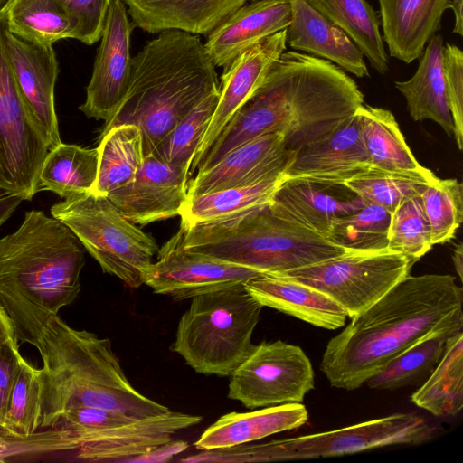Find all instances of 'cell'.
Masks as SVG:
<instances>
[{"instance_id": "21", "label": "cell", "mask_w": 463, "mask_h": 463, "mask_svg": "<svg viewBox=\"0 0 463 463\" xmlns=\"http://www.w3.org/2000/svg\"><path fill=\"white\" fill-rule=\"evenodd\" d=\"M290 18L288 0H255L209 33L204 47L215 67H225L246 50L287 29Z\"/></svg>"}, {"instance_id": "14", "label": "cell", "mask_w": 463, "mask_h": 463, "mask_svg": "<svg viewBox=\"0 0 463 463\" xmlns=\"http://www.w3.org/2000/svg\"><path fill=\"white\" fill-rule=\"evenodd\" d=\"M121 0H111L100 44L80 109L89 118L109 120L124 99L131 79L129 52L132 23Z\"/></svg>"}, {"instance_id": "32", "label": "cell", "mask_w": 463, "mask_h": 463, "mask_svg": "<svg viewBox=\"0 0 463 463\" xmlns=\"http://www.w3.org/2000/svg\"><path fill=\"white\" fill-rule=\"evenodd\" d=\"M99 168V150L61 143L49 150L42 165L41 190L62 199L92 191Z\"/></svg>"}, {"instance_id": "10", "label": "cell", "mask_w": 463, "mask_h": 463, "mask_svg": "<svg viewBox=\"0 0 463 463\" xmlns=\"http://www.w3.org/2000/svg\"><path fill=\"white\" fill-rule=\"evenodd\" d=\"M415 262L390 250H347L327 260L269 273L312 287L335 300L351 319L410 275Z\"/></svg>"}, {"instance_id": "48", "label": "cell", "mask_w": 463, "mask_h": 463, "mask_svg": "<svg viewBox=\"0 0 463 463\" xmlns=\"http://www.w3.org/2000/svg\"><path fill=\"white\" fill-rule=\"evenodd\" d=\"M462 3L463 0H449L447 6L454 14V28L452 33L459 36L463 35Z\"/></svg>"}, {"instance_id": "27", "label": "cell", "mask_w": 463, "mask_h": 463, "mask_svg": "<svg viewBox=\"0 0 463 463\" xmlns=\"http://www.w3.org/2000/svg\"><path fill=\"white\" fill-rule=\"evenodd\" d=\"M463 331V310L458 308L393 357L365 383L373 390L393 391L430 374L441 360L448 340Z\"/></svg>"}, {"instance_id": "1", "label": "cell", "mask_w": 463, "mask_h": 463, "mask_svg": "<svg viewBox=\"0 0 463 463\" xmlns=\"http://www.w3.org/2000/svg\"><path fill=\"white\" fill-rule=\"evenodd\" d=\"M462 304L454 276L409 275L330 339L320 369L331 386L358 389Z\"/></svg>"}, {"instance_id": "29", "label": "cell", "mask_w": 463, "mask_h": 463, "mask_svg": "<svg viewBox=\"0 0 463 463\" xmlns=\"http://www.w3.org/2000/svg\"><path fill=\"white\" fill-rule=\"evenodd\" d=\"M357 113L371 167L400 173L430 171L415 159L390 110L363 104Z\"/></svg>"}, {"instance_id": "41", "label": "cell", "mask_w": 463, "mask_h": 463, "mask_svg": "<svg viewBox=\"0 0 463 463\" xmlns=\"http://www.w3.org/2000/svg\"><path fill=\"white\" fill-rule=\"evenodd\" d=\"M432 246L430 226L420 195L404 201L391 213L388 249L416 262Z\"/></svg>"}, {"instance_id": "23", "label": "cell", "mask_w": 463, "mask_h": 463, "mask_svg": "<svg viewBox=\"0 0 463 463\" xmlns=\"http://www.w3.org/2000/svg\"><path fill=\"white\" fill-rule=\"evenodd\" d=\"M133 27L208 35L249 0H121Z\"/></svg>"}, {"instance_id": "22", "label": "cell", "mask_w": 463, "mask_h": 463, "mask_svg": "<svg viewBox=\"0 0 463 463\" xmlns=\"http://www.w3.org/2000/svg\"><path fill=\"white\" fill-rule=\"evenodd\" d=\"M291 18L286 29L290 48L327 60L357 78L370 77L364 54L352 40L306 0H288Z\"/></svg>"}, {"instance_id": "4", "label": "cell", "mask_w": 463, "mask_h": 463, "mask_svg": "<svg viewBox=\"0 0 463 463\" xmlns=\"http://www.w3.org/2000/svg\"><path fill=\"white\" fill-rule=\"evenodd\" d=\"M219 90L215 66L201 39L179 30L161 32L132 58L127 94L100 135L114 126L135 125L146 157L179 121Z\"/></svg>"}, {"instance_id": "16", "label": "cell", "mask_w": 463, "mask_h": 463, "mask_svg": "<svg viewBox=\"0 0 463 463\" xmlns=\"http://www.w3.org/2000/svg\"><path fill=\"white\" fill-rule=\"evenodd\" d=\"M286 50L285 29L246 50L223 67L218 103L190 172L197 168L224 127L260 88L273 64Z\"/></svg>"}, {"instance_id": "12", "label": "cell", "mask_w": 463, "mask_h": 463, "mask_svg": "<svg viewBox=\"0 0 463 463\" xmlns=\"http://www.w3.org/2000/svg\"><path fill=\"white\" fill-rule=\"evenodd\" d=\"M230 377L228 398L248 409L302 402L315 386L309 358L282 340L255 345Z\"/></svg>"}, {"instance_id": "8", "label": "cell", "mask_w": 463, "mask_h": 463, "mask_svg": "<svg viewBox=\"0 0 463 463\" xmlns=\"http://www.w3.org/2000/svg\"><path fill=\"white\" fill-rule=\"evenodd\" d=\"M50 211L75 234L103 272L131 288L145 284L158 246L108 196L80 194L54 203Z\"/></svg>"}, {"instance_id": "40", "label": "cell", "mask_w": 463, "mask_h": 463, "mask_svg": "<svg viewBox=\"0 0 463 463\" xmlns=\"http://www.w3.org/2000/svg\"><path fill=\"white\" fill-rule=\"evenodd\" d=\"M420 197L433 245L449 241L463 221V184L455 178H438Z\"/></svg>"}, {"instance_id": "43", "label": "cell", "mask_w": 463, "mask_h": 463, "mask_svg": "<svg viewBox=\"0 0 463 463\" xmlns=\"http://www.w3.org/2000/svg\"><path fill=\"white\" fill-rule=\"evenodd\" d=\"M72 21L76 40L91 45L101 37L111 0H54Z\"/></svg>"}, {"instance_id": "46", "label": "cell", "mask_w": 463, "mask_h": 463, "mask_svg": "<svg viewBox=\"0 0 463 463\" xmlns=\"http://www.w3.org/2000/svg\"><path fill=\"white\" fill-rule=\"evenodd\" d=\"M23 200L0 190V226L7 221Z\"/></svg>"}, {"instance_id": "3", "label": "cell", "mask_w": 463, "mask_h": 463, "mask_svg": "<svg viewBox=\"0 0 463 463\" xmlns=\"http://www.w3.org/2000/svg\"><path fill=\"white\" fill-rule=\"evenodd\" d=\"M43 361L40 428L51 429L64 411L94 407L134 417L165 413L168 407L139 392L128 381L111 342L52 317L35 346Z\"/></svg>"}, {"instance_id": "31", "label": "cell", "mask_w": 463, "mask_h": 463, "mask_svg": "<svg viewBox=\"0 0 463 463\" xmlns=\"http://www.w3.org/2000/svg\"><path fill=\"white\" fill-rule=\"evenodd\" d=\"M99 168L91 191L108 196L130 182L145 156L140 129L131 124L114 126L99 136Z\"/></svg>"}, {"instance_id": "37", "label": "cell", "mask_w": 463, "mask_h": 463, "mask_svg": "<svg viewBox=\"0 0 463 463\" xmlns=\"http://www.w3.org/2000/svg\"><path fill=\"white\" fill-rule=\"evenodd\" d=\"M218 99L219 92L204 99L167 133L151 155L170 166L190 174L192 162L207 131Z\"/></svg>"}, {"instance_id": "18", "label": "cell", "mask_w": 463, "mask_h": 463, "mask_svg": "<svg viewBox=\"0 0 463 463\" xmlns=\"http://www.w3.org/2000/svg\"><path fill=\"white\" fill-rule=\"evenodd\" d=\"M295 151L286 148L280 133L262 135L235 148L188 181L187 197L246 186L284 174Z\"/></svg>"}, {"instance_id": "26", "label": "cell", "mask_w": 463, "mask_h": 463, "mask_svg": "<svg viewBox=\"0 0 463 463\" xmlns=\"http://www.w3.org/2000/svg\"><path fill=\"white\" fill-rule=\"evenodd\" d=\"M308 419L305 405L290 402L263 407L250 412L232 411L210 425L195 441L200 450L250 443L304 425Z\"/></svg>"}, {"instance_id": "34", "label": "cell", "mask_w": 463, "mask_h": 463, "mask_svg": "<svg viewBox=\"0 0 463 463\" xmlns=\"http://www.w3.org/2000/svg\"><path fill=\"white\" fill-rule=\"evenodd\" d=\"M4 10L8 31L26 42L52 45L76 39L72 21L54 0H11Z\"/></svg>"}, {"instance_id": "15", "label": "cell", "mask_w": 463, "mask_h": 463, "mask_svg": "<svg viewBox=\"0 0 463 463\" xmlns=\"http://www.w3.org/2000/svg\"><path fill=\"white\" fill-rule=\"evenodd\" d=\"M365 203L345 184L284 176L268 204L279 217L326 238L336 220Z\"/></svg>"}, {"instance_id": "33", "label": "cell", "mask_w": 463, "mask_h": 463, "mask_svg": "<svg viewBox=\"0 0 463 463\" xmlns=\"http://www.w3.org/2000/svg\"><path fill=\"white\" fill-rule=\"evenodd\" d=\"M435 416H455L463 408V331L448 340L445 353L426 382L411 396Z\"/></svg>"}, {"instance_id": "20", "label": "cell", "mask_w": 463, "mask_h": 463, "mask_svg": "<svg viewBox=\"0 0 463 463\" xmlns=\"http://www.w3.org/2000/svg\"><path fill=\"white\" fill-rule=\"evenodd\" d=\"M369 168L356 110L326 137L295 151L284 175L344 184Z\"/></svg>"}, {"instance_id": "38", "label": "cell", "mask_w": 463, "mask_h": 463, "mask_svg": "<svg viewBox=\"0 0 463 463\" xmlns=\"http://www.w3.org/2000/svg\"><path fill=\"white\" fill-rule=\"evenodd\" d=\"M391 213L372 203L339 218L332 225L326 240L347 250L388 249Z\"/></svg>"}, {"instance_id": "11", "label": "cell", "mask_w": 463, "mask_h": 463, "mask_svg": "<svg viewBox=\"0 0 463 463\" xmlns=\"http://www.w3.org/2000/svg\"><path fill=\"white\" fill-rule=\"evenodd\" d=\"M5 12L0 11V190L30 201L41 191L39 174L50 150L26 105L6 47Z\"/></svg>"}, {"instance_id": "47", "label": "cell", "mask_w": 463, "mask_h": 463, "mask_svg": "<svg viewBox=\"0 0 463 463\" xmlns=\"http://www.w3.org/2000/svg\"><path fill=\"white\" fill-rule=\"evenodd\" d=\"M14 341L18 342L14 324L0 304V345Z\"/></svg>"}, {"instance_id": "42", "label": "cell", "mask_w": 463, "mask_h": 463, "mask_svg": "<svg viewBox=\"0 0 463 463\" xmlns=\"http://www.w3.org/2000/svg\"><path fill=\"white\" fill-rule=\"evenodd\" d=\"M443 71L449 109L454 125V137L459 150L463 148V52L459 47L446 43L443 49Z\"/></svg>"}, {"instance_id": "24", "label": "cell", "mask_w": 463, "mask_h": 463, "mask_svg": "<svg viewBox=\"0 0 463 463\" xmlns=\"http://www.w3.org/2000/svg\"><path fill=\"white\" fill-rule=\"evenodd\" d=\"M449 0H378L389 55L406 64L419 59L441 27Z\"/></svg>"}, {"instance_id": "6", "label": "cell", "mask_w": 463, "mask_h": 463, "mask_svg": "<svg viewBox=\"0 0 463 463\" xmlns=\"http://www.w3.org/2000/svg\"><path fill=\"white\" fill-rule=\"evenodd\" d=\"M171 350L196 373L231 374L253 351L251 342L263 306L237 283L191 298Z\"/></svg>"}, {"instance_id": "35", "label": "cell", "mask_w": 463, "mask_h": 463, "mask_svg": "<svg viewBox=\"0 0 463 463\" xmlns=\"http://www.w3.org/2000/svg\"><path fill=\"white\" fill-rule=\"evenodd\" d=\"M284 176L280 174L253 184L187 197L179 213L180 224L212 221L266 204Z\"/></svg>"}, {"instance_id": "17", "label": "cell", "mask_w": 463, "mask_h": 463, "mask_svg": "<svg viewBox=\"0 0 463 463\" xmlns=\"http://www.w3.org/2000/svg\"><path fill=\"white\" fill-rule=\"evenodd\" d=\"M189 173L150 155L133 179L108 197L135 224L179 215L187 198Z\"/></svg>"}, {"instance_id": "2", "label": "cell", "mask_w": 463, "mask_h": 463, "mask_svg": "<svg viewBox=\"0 0 463 463\" xmlns=\"http://www.w3.org/2000/svg\"><path fill=\"white\" fill-rule=\"evenodd\" d=\"M84 248L61 221L31 210L0 238V304L18 342L37 345L50 319L80 291Z\"/></svg>"}, {"instance_id": "50", "label": "cell", "mask_w": 463, "mask_h": 463, "mask_svg": "<svg viewBox=\"0 0 463 463\" xmlns=\"http://www.w3.org/2000/svg\"><path fill=\"white\" fill-rule=\"evenodd\" d=\"M11 0H0V11L4 10Z\"/></svg>"}, {"instance_id": "30", "label": "cell", "mask_w": 463, "mask_h": 463, "mask_svg": "<svg viewBox=\"0 0 463 463\" xmlns=\"http://www.w3.org/2000/svg\"><path fill=\"white\" fill-rule=\"evenodd\" d=\"M340 28L367 58L371 67L383 75L389 70L381 24L366 0H306Z\"/></svg>"}, {"instance_id": "44", "label": "cell", "mask_w": 463, "mask_h": 463, "mask_svg": "<svg viewBox=\"0 0 463 463\" xmlns=\"http://www.w3.org/2000/svg\"><path fill=\"white\" fill-rule=\"evenodd\" d=\"M22 358L19 342H7L0 345V428L2 429L9 397Z\"/></svg>"}, {"instance_id": "7", "label": "cell", "mask_w": 463, "mask_h": 463, "mask_svg": "<svg viewBox=\"0 0 463 463\" xmlns=\"http://www.w3.org/2000/svg\"><path fill=\"white\" fill-rule=\"evenodd\" d=\"M436 428L415 412H396L348 427L263 443L202 450L200 462L257 463L350 455L392 445H418Z\"/></svg>"}, {"instance_id": "45", "label": "cell", "mask_w": 463, "mask_h": 463, "mask_svg": "<svg viewBox=\"0 0 463 463\" xmlns=\"http://www.w3.org/2000/svg\"><path fill=\"white\" fill-rule=\"evenodd\" d=\"M188 447L186 441H170L144 455L130 458L125 462H165L175 455L185 450Z\"/></svg>"}, {"instance_id": "36", "label": "cell", "mask_w": 463, "mask_h": 463, "mask_svg": "<svg viewBox=\"0 0 463 463\" xmlns=\"http://www.w3.org/2000/svg\"><path fill=\"white\" fill-rule=\"evenodd\" d=\"M437 179L430 170L400 173L371 167L344 184L366 203H375L392 213L404 201L420 195Z\"/></svg>"}, {"instance_id": "49", "label": "cell", "mask_w": 463, "mask_h": 463, "mask_svg": "<svg viewBox=\"0 0 463 463\" xmlns=\"http://www.w3.org/2000/svg\"><path fill=\"white\" fill-rule=\"evenodd\" d=\"M452 260L454 264L455 270L462 280L463 275V243L460 242L457 244L453 250Z\"/></svg>"}, {"instance_id": "28", "label": "cell", "mask_w": 463, "mask_h": 463, "mask_svg": "<svg viewBox=\"0 0 463 463\" xmlns=\"http://www.w3.org/2000/svg\"><path fill=\"white\" fill-rule=\"evenodd\" d=\"M443 49V36L436 33L419 58L414 75L408 80L395 81V88L405 98L413 120H433L450 137L454 125L446 95Z\"/></svg>"}, {"instance_id": "25", "label": "cell", "mask_w": 463, "mask_h": 463, "mask_svg": "<svg viewBox=\"0 0 463 463\" xmlns=\"http://www.w3.org/2000/svg\"><path fill=\"white\" fill-rule=\"evenodd\" d=\"M244 286L263 307L274 308L317 327L338 329L348 317L344 308L323 292L284 277L264 273Z\"/></svg>"}, {"instance_id": "39", "label": "cell", "mask_w": 463, "mask_h": 463, "mask_svg": "<svg viewBox=\"0 0 463 463\" xmlns=\"http://www.w3.org/2000/svg\"><path fill=\"white\" fill-rule=\"evenodd\" d=\"M40 418L38 369L23 357L9 397L3 429L12 436L26 439L37 432Z\"/></svg>"}, {"instance_id": "9", "label": "cell", "mask_w": 463, "mask_h": 463, "mask_svg": "<svg viewBox=\"0 0 463 463\" xmlns=\"http://www.w3.org/2000/svg\"><path fill=\"white\" fill-rule=\"evenodd\" d=\"M202 420V416L172 411L134 417L100 408L76 407L61 412L51 429L69 431L75 438L78 460L125 462L172 441L177 432Z\"/></svg>"}, {"instance_id": "19", "label": "cell", "mask_w": 463, "mask_h": 463, "mask_svg": "<svg viewBox=\"0 0 463 463\" xmlns=\"http://www.w3.org/2000/svg\"><path fill=\"white\" fill-rule=\"evenodd\" d=\"M6 47L19 90L52 149L61 143L54 103L59 63L53 47L26 42L9 31Z\"/></svg>"}, {"instance_id": "5", "label": "cell", "mask_w": 463, "mask_h": 463, "mask_svg": "<svg viewBox=\"0 0 463 463\" xmlns=\"http://www.w3.org/2000/svg\"><path fill=\"white\" fill-rule=\"evenodd\" d=\"M268 203L212 221L180 224L181 244L187 250L262 273H282L347 251L279 217Z\"/></svg>"}, {"instance_id": "13", "label": "cell", "mask_w": 463, "mask_h": 463, "mask_svg": "<svg viewBox=\"0 0 463 463\" xmlns=\"http://www.w3.org/2000/svg\"><path fill=\"white\" fill-rule=\"evenodd\" d=\"M258 270L220 261L183 248L176 232L157 251V260L146 274L145 284L154 293L180 301L245 283L261 276Z\"/></svg>"}]
</instances>
